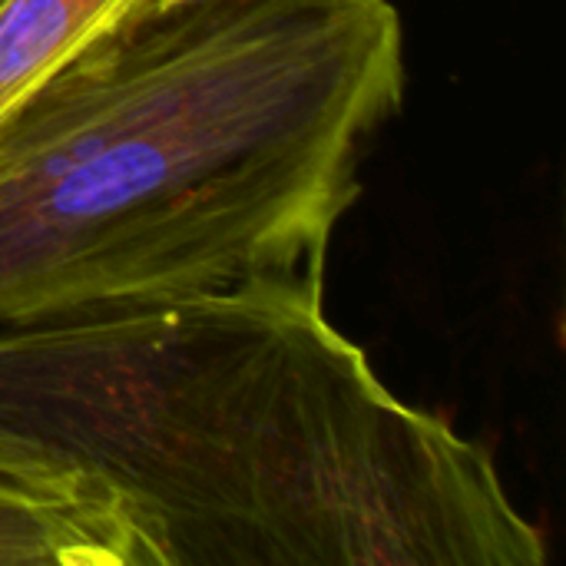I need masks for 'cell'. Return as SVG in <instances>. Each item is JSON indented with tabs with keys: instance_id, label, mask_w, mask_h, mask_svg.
Here are the masks:
<instances>
[{
	"instance_id": "cell-1",
	"label": "cell",
	"mask_w": 566,
	"mask_h": 566,
	"mask_svg": "<svg viewBox=\"0 0 566 566\" xmlns=\"http://www.w3.org/2000/svg\"><path fill=\"white\" fill-rule=\"evenodd\" d=\"M0 431L109 488L153 566L547 564L488 448L378 378L325 279L3 328Z\"/></svg>"
},
{
	"instance_id": "cell-2",
	"label": "cell",
	"mask_w": 566,
	"mask_h": 566,
	"mask_svg": "<svg viewBox=\"0 0 566 566\" xmlns=\"http://www.w3.org/2000/svg\"><path fill=\"white\" fill-rule=\"evenodd\" d=\"M408 90L391 0H176L0 119V332L325 279Z\"/></svg>"
},
{
	"instance_id": "cell-3",
	"label": "cell",
	"mask_w": 566,
	"mask_h": 566,
	"mask_svg": "<svg viewBox=\"0 0 566 566\" xmlns=\"http://www.w3.org/2000/svg\"><path fill=\"white\" fill-rule=\"evenodd\" d=\"M0 566H153V551L93 474L0 431Z\"/></svg>"
},
{
	"instance_id": "cell-5",
	"label": "cell",
	"mask_w": 566,
	"mask_h": 566,
	"mask_svg": "<svg viewBox=\"0 0 566 566\" xmlns=\"http://www.w3.org/2000/svg\"><path fill=\"white\" fill-rule=\"evenodd\" d=\"M0 3H3V0H0Z\"/></svg>"
},
{
	"instance_id": "cell-4",
	"label": "cell",
	"mask_w": 566,
	"mask_h": 566,
	"mask_svg": "<svg viewBox=\"0 0 566 566\" xmlns=\"http://www.w3.org/2000/svg\"><path fill=\"white\" fill-rule=\"evenodd\" d=\"M163 3L176 0H3L0 119L90 40Z\"/></svg>"
}]
</instances>
